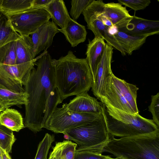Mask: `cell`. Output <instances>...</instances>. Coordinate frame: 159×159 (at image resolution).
<instances>
[{
    "mask_svg": "<svg viewBox=\"0 0 159 159\" xmlns=\"http://www.w3.org/2000/svg\"><path fill=\"white\" fill-rule=\"evenodd\" d=\"M77 144L69 140L56 143L48 159H74Z\"/></svg>",
    "mask_w": 159,
    "mask_h": 159,
    "instance_id": "23",
    "label": "cell"
},
{
    "mask_svg": "<svg viewBox=\"0 0 159 159\" xmlns=\"http://www.w3.org/2000/svg\"><path fill=\"white\" fill-rule=\"evenodd\" d=\"M6 16L13 29L21 36H29L51 18L44 9L32 8Z\"/></svg>",
    "mask_w": 159,
    "mask_h": 159,
    "instance_id": "9",
    "label": "cell"
},
{
    "mask_svg": "<svg viewBox=\"0 0 159 159\" xmlns=\"http://www.w3.org/2000/svg\"><path fill=\"white\" fill-rule=\"evenodd\" d=\"M16 141L13 131L5 126L0 124V147L9 153Z\"/></svg>",
    "mask_w": 159,
    "mask_h": 159,
    "instance_id": "27",
    "label": "cell"
},
{
    "mask_svg": "<svg viewBox=\"0 0 159 159\" xmlns=\"http://www.w3.org/2000/svg\"><path fill=\"white\" fill-rule=\"evenodd\" d=\"M148 110L152 116V120L159 127V93L151 96V102Z\"/></svg>",
    "mask_w": 159,
    "mask_h": 159,
    "instance_id": "31",
    "label": "cell"
},
{
    "mask_svg": "<svg viewBox=\"0 0 159 159\" xmlns=\"http://www.w3.org/2000/svg\"><path fill=\"white\" fill-rule=\"evenodd\" d=\"M109 135L102 152L124 159H159V131L119 139Z\"/></svg>",
    "mask_w": 159,
    "mask_h": 159,
    "instance_id": "3",
    "label": "cell"
},
{
    "mask_svg": "<svg viewBox=\"0 0 159 159\" xmlns=\"http://www.w3.org/2000/svg\"><path fill=\"white\" fill-rule=\"evenodd\" d=\"M55 81L63 100L88 92L93 77L86 58H77L71 51L58 59H52Z\"/></svg>",
    "mask_w": 159,
    "mask_h": 159,
    "instance_id": "2",
    "label": "cell"
},
{
    "mask_svg": "<svg viewBox=\"0 0 159 159\" xmlns=\"http://www.w3.org/2000/svg\"><path fill=\"white\" fill-rule=\"evenodd\" d=\"M106 44L104 39L98 37H94L92 40L89 41L86 53V59L93 78L97 71Z\"/></svg>",
    "mask_w": 159,
    "mask_h": 159,
    "instance_id": "16",
    "label": "cell"
},
{
    "mask_svg": "<svg viewBox=\"0 0 159 159\" xmlns=\"http://www.w3.org/2000/svg\"><path fill=\"white\" fill-rule=\"evenodd\" d=\"M104 12L106 16L118 30L125 27L133 17L126 8L119 3H105Z\"/></svg>",
    "mask_w": 159,
    "mask_h": 159,
    "instance_id": "15",
    "label": "cell"
},
{
    "mask_svg": "<svg viewBox=\"0 0 159 159\" xmlns=\"http://www.w3.org/2000/svg\"><path fill=\"white\" fill-rule=\"evenodd\" d=\"M5 109L0 104V113Z\"/></svg>",
    "mask_w": 159,
    "mask_h": 159,
    "instance_id": "37",
    "label": "cell"
},
{
    "mask_svg": "<svg viewBox=\"0 0 159 159\" xmlns=\"http://www.w3.org/2000/svg\"><path fill=\"white\" fill-rule=\"evenodd\" d=\"M109 156L92 152L75 151L74 159H105Z\"/></svg>",
    "mask_w": 159,
    "mask_h": 159,
    "instance_id": "32",
    "label": "cell"
},
{
    "mask_svg": "<svg viewBox=\"0 0 159 159\" xmlns=\"http://www.w3.org/2000/svg\"><path fill=\"white\" fill-rule=\"evenodd\" d=\"M0 63L8 65L16 64L15 41L0 47Z\"/></svg>",
    "mask_w": 159,
    "mask_h": 159,
    "instance_id": "26",
    "label": "cell"
},
{
    "mask_svg": "<svg viewBox=\"0 0 159 159\" xmlns=\"http://www.w3.org/2000/svg\"><path fill=\"white\" fill-rule=\"evenodd\" d=\"M113 48L107 43L97 71L91 86L93 94L101 101L105 95L107 79L113 74L111 63Z\"/></svg>",
    "mask_w": 159,
    "mask_h": 159,
    "instance_id": "11",
    "label": "cell"
},
{
    "mask_svg": "<svg viewBox=\"0 0 159 159\" xmlns=\"http://www.w3.org/2000/svg\"><path fill=\"white\" fill-rule=\"evenodd\" d=\"M59 32L55 23L49 21L31 34L34 57L43 51H47L52 45L54 36Z\"/></svg>",
    "mask_w": 159,
    "mask_h": 159,
    "instance_id": "12",
    "label": "cell"
},
{
    "mask_svg": "<svg viewBox=\"0 0 159 159\" xmlns=\"http://www.w3.org/2000/svg\"><path fill=\"white\" fill-rule=\"evenodd\" d=\"M66 103L57 107L51 115L44 128L56 133L64 134L77 126L92 122L102 114L80 113L68 109Z\"/></svg>",
    "mask_w": 159,
    "mask_h": 159,
    "instance_id": "7",
    "label": "cell"
},
{
    "mask_svg": "<svg viewBox=\"0 0 159 159\" xmlns=\"http://www.w3.org/2000/svg\"><path fill=\"white\" fill-rule=\"evenodd\" d=\"M72 47L76 46L86 40L87 32L84 26L71 19L63 29H59Z\"/></svg>",
    "mask_w": 159,
    "mask_h": 159,
    "instance_id": "18",
    "label": "cell"
},
{
    "mask_svg": "<svg viewBox=\"0 0 159 159\" xmlns=\"http://www.w3.org/2000/svg\"><path fill=\"white\" fill-rule=\"evenodd\" d=\"M64 138L67 140H72V139L71 137H70L69 135L66 134H64Z\"/></svg>",
    "mask_w": 159,
    "mask_h": 159,
    "instance_id": "35",
    "label": "cell"
},
{
    "mask_svg": "<svg viewBox=\"0 0 159 159\" xmlns=\"http://www.w3.org/2000/svg\"><path fill=\"white\" fill-rule=\"evenodd\" d=\"M2 149L0 147V159H2Z\"/></svg>",
    "mask_w": 159,
    "mask_h": 159,
    "instance_id": "38",
    "label": "cell"
},
{
    "mask_svg": "<svg viewBox=\"0 0 159 159\" xmlns=\"http://www.w3.org/2000/svg\"><path fill=\"white\" fill-rule=\"evenodd\" d=\"M93 0H72L70 2L71 7L70 13L75 21L78 18L84 10Z\"/></svg>",
    "mask_w": 159,
    "mask_h": 159,
    "instance_id": "29",
    "label": "cell"
},
{
    "mask_svg": "<svg viewBox=\"0 0 159 159\" xmlns=\"http://www.w3.org/2000/svg\"><path fill=\"white\" fill-rule=\"evenodd\" d=\"M125 53L131 55L144 44L147 38L133 36L117 30L113 34Z\"/></svg>",
    "mask_w": 159,
    "mask_h": 159,
    "instance_id": "20",
    "label": "cell"
},
{
    "mask_svg": "<svg viewBox=\"0 0 159 159\" xmlns=\"http://www.w3.org/2000/svg\"><path fill=\"white\" fill-rule=\"evenodd\" d=\"M79 146L87 151L102 154L110 135L102 114L98 119L65 132Z\"/></svg>",
    "mask_w": 159,
    "mask_h": 159,
    "instance_id": "6",
    "label": "cell"
},
{
    "mask_svg": "<svg viewBox=\"0 0 159 159\" xmlns=\"http://www.w3.org/2000/svg\"><path fill=\"white\" fill-rule=\"evenodd\" d=\"M139 88L112 74L107 79L105 94L101 102L126 113H139L137 104Z\"/></svg>",
    "mask_w": 159,
    "mask_h": 159,
    "instance_id": "5",
    "label": "cell"
},
{
    "mask_svg": "<svg viewBox=\"0 0 159 159\" xmlns=\"http://www.w3.org/2000/svg\"><path fill=\"white\" fill-rule=\"evenodd\" d=\"M104 104L90 96L87 92L76 96L66 104L69 110L80 113H102Z\"/></svg>",
    "mask_w": 159,
    "mask_h": 159,
    "instance_id": "14",
    "label": "cell"
},
{
    "mask_svg": "<svg viewBox=\"0 0 159 159\" xmlns=\"http://www.w3.org/2000/svg\"><path fill=\"white\" fill-rule=\"evenodd\" d=\"M52 0H33L32 8L43 9Z\"/></svg>",
    "mask_w": 159,
    "mask_h": 159,
    "instance_id": "33",
    "label": "cell"
},
{
    "mask_svg": "<svg viewBox=\"0 0 159 159\" xmlns=\"http://www.w3.org/2000/svg\"><path fill=\"white\" fill-rule=\"evenodd\" d=\"M105 3L102 0H94L82 12L88 29L91 30L94 37L103 39L107 44L113 48L119 51L123 56L126 54L110 31L111 28L105 25L102 21Z\"/></svg>",
    "mask_w": 159,
    "mask_h": 159,
    "instance_id": "8",
    "label": "cell"
},
{
    "mask_svg": "<svg viewBox=\"0 0 159 159\" xmlns=\"http://www.w3.org/2000/svg\"><path fill=\"white\" fill-rule=\"evenodd\" d=\"M16 42V64L37 61L35 58L33 47L31 37L21 36Z\"/></svg>",
    "mask_w": 159,
    "mask_h": 159,
    "instance_id": "19",
    "label": "cell"
},
{
    "mask_svg": "<svg viewBox=\"0 0 159 159\" xmlns=\"http://www.w3.org/2000/svg\"><path fill=\"white\" fill-rule=\"evenodd\" d=\"M52 59L47 51L38 57L35 65L24 85L28 94L25 105V127L35 133L44 128L48 120L61 103L56 86Z\"/></svg>",
    "mask_w": 159,
    "mask_h": 159,
    "instance_id": "1",
    "label": "cell"
},
{
    "mask_svg": "<svg viewBox=\"0 0 159 159\" xmlns=\"http://www.w3.org/2000/svg\"><path fill=\"white\" fill-rule=\"evenodd\" d=\"M129 35L145 37L159 34V21L149 20L133 16L125 28L118 30Z\"/></svg>",
    "mask_w": 159,
    "mask_h": 159,
    "instance_id": "13",
    "label": "cell"
},
{
    "mask_svg": "<svg viewBox=\"0 0 159 159\" xmlns=\"http://www.w3.org/2000/svg\"><path fill=\"white\" fill-rule=\"evenodd\" d=\"M102 114L107 131L113 136L125 138L159 131V127L152 120L144 118L139 113H128L104 104Z\"/></svg>",
    "mask_w": 159,
    "mask_h": 159,
    "instance_id": "4",
    "label": "cell"
},
{
    "mask_svg": "<svg viewBox=\"0 0 159 159\" xmlns=\"http://www.w3.org/2000/svg\"><path fill=\"white\" fill-rule=\"evenodd\" d=\"M20 37L12 27L7 17L0 11V47L16 41Z\"/></svg>",
    "mask_w": 159,
    "mask_h": 159,
    "instance_id": "25",
    "label": "cell"
},
{
    "mask_svg": "<svg viewBox=\"0 0 159 159\" xmlns=\"http://www.w3.org/2000/svg\"><path fill=\"white\" fill-rule=\"evenodd\" d=\"M0 124L17 132L25 127L21 114L12 108H6L0 112Z\"/></svg>",
    "mask_w": 159,
    "mask_h": 159,
    "instance_id": "21",
    "label": "cell"
},
{
    "mask_svg": "<svg viewBox=\"0 0 159 159\" xmlns=\"http://www.w3.org/2000/svg\"><path fill=\"white\" fill-rule=\"evenodd\" d=\"M28 97L25 92H16L0 86V104L5 109L13 106L25 105Z\"/></svg>",
    "mask_w": 159,
    "mask_h": 159,
    "instance_id": "22",
    "label": "cell"
},
{
    "mask_svg": "<svg viewBox=\"0 0 159 159\" xmlns=\"http://www.w3.org/2000/svg\"><path fill=\"white\" fill-rule=\"evenodd\" d=\"M33 0H1L0 11L6 16L32 8Z\"/></svg>",
    "mask_w": 159,
    "mask_h": 159,
    "instance_id": "24",
    "label": "cell"
},
{
    "mask_svg": "<svg viewBox=\"0 0 159 159\" xmlns=\"http://www.w3.org/2000/svg\"><path fill=\"white\" fill-rule=\"evenodd\" d=\"M35 61L8 65L0 63V86L17 93L25 92L24 85Z\"/></svg>",
    "mask_w": 159,
    "mask_h": 159,
    "instance_id": "10",
    "label": "cell"
},
{
    "mask_svg": "<svg viewBox=\"0 0 159 159\" xmlns=\"http://www.w3.org/2000/svg\"><path fill=\"white\" fill-rule=\"evenodd\" d=\"M118 1L121 5L129 7L135 11L144 9L151 3L150 0H118Z\"/></svg>",
    "mask_w": 159,
    "mask_h": 159,
    "instance_id": "30",
    "label": "cell"
},
{
    "mask_svg": "<svg viewBox=\"0 0 159 159\" xmlns=\"http://www.w3.org/2000/svg\"><path fill=\"white\" fill-rule=\"evenodd\" d=\"M105 159H124L121 157H116V158H112L109 156L108 157L106 158Z\"/></svg>",
    "mask_w": 159,
    "mask_h": 159,
    "instance_id": "36",
    "label": "cell"
},
{
    "mask_svg": "<svg viewBox=\"0 0 159 159\" xmlns=\"http://www.w3.org/2000/svg\"><path fill=\"white\" fill-rule=\"evenodd\" d=\"M43 9L48 12L52 21L61 29L64 28L71 19L63 0H52Z\"/></svg>",
    "mask_w": 159,
    "mask_h": 159,
    "instance_id": "17",
    "label": "cell"
},
{
    "mask_svg": "<svg viewBox=\"0 0 159 159\" xmlns=\"http://www.w3.org/2000/svg\"><path fill=\"white\" fill-rule=\"evenodd\" d=\"M55 139L54 135L46 133L39 144L34 159H47L49 150Z\"/></svg>",
    "mask_w": 159,
    "mask_h": 159,
    "instance_id": "28",
    "label": "cell"
},
{
    "mask_svg": "<svg viewBox=\"0 0 159 159\" xmlns=\"http://www.w3.org/2000/svg\"><path fill=\"white\" fill-rule=\"evenodd\" d=\"M2 149V159H11L9 153Z\"/></svg>",
    "mask_w": 159,
    "mask_h": 159,
    "instance_id": "34",
    "label": "cell"
}]
</instances>
